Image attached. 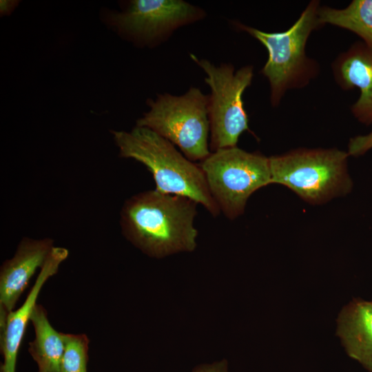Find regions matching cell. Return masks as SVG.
I'll list each match as a JSON object with an SVG mask.
<instances>
[{
    "label": "cell",
    "mask_w": 372,
    "mask_h": 372,
    "mask_svg": "<svg viewBox=\"0 0 372 372\" xmlns=\"http://www.w3.org/2000/svg\"><path fill=\"white\" fill-rule=\"evenodd\" d=\"M190 57L206 74L205 81L211 90L208 103L210 151L236 147L244 132L253 134L249 127L242 95L251 84L254 67L245 65L235 71L231 63L216 66L193 54Z\"/></svg>",
    "instance_id": "cell-8"
},
{
    "label": "cell",
    "mask_w": 372,
    "mask_h": 372,
    "mask_svg": "<svg viewBox=\"0 0 372 372\" xmlns=\"http://www.w3.org/2000/svg\"><path fill=\"white\" fill-rule=\"evenodd\" d=\"M372 149V131L365 135H358L350 139L348 146L349 156H359Z\"/></svg>",
    "instance_id": "cell-16"
},
{
    "label": "cell",
    "mask_w": 372,
    "mask_h": 372,
    "mask_svg": "<svg viewBox=\"0 0 372 372\" xmlns=\"http://www.w3.org/2000/svg\"><path fill=\"white\" fill-rule=\"evenodd\" d=\"M319 1H311L299 18L287 30L267 32L233 21L238 30L247 32L261 43L268 52L261 70L270 87V103L277 107L285 93L309 84L319 73V65L306 53L311 33L324 26L319 21Z\"/></svg>",
    "instance_id": "cell-3"
},
{
    "label": "cell",
    "mask_w": 372,
    "mask_h": 372,
    "mask_svg": "<svg viewBox=\"0 0 372 372\" xmlns=\"http://www.w3.org/2000/svg\"><path fill=\"white\" fill-rule=\"evenodd\" d=\"M194 200L156 189L128 198L121 211L124 236L142 251L163 258L196 247L198 231L194 226L197 214Z\"/></svg>",
    "instance_id": "cell-1"
},
{
    "label": "cell",
    "mask_w": 372,
    "mask_h": 372,
    "mask_svg": "<svg viewBox=\"0 0 372 372\" xmlns=\"http://www.w3.org/2000/svg\"><path fill=\"white\" fill-rule=\"evenodd\" d=\"M18 0H1L0 1V15L1 17L10 15L15 8L19 6Z\"/></svg>",
    "instance_id": "cell-18"
},
{
    "label": "cell",
    "mask_w": 372,
    "mask_h": 372,
    "mask_svg": "<svg viewBox=\"0 0 372 372\" xmlns=\"http://www.w3.org/2000/svg\"><path fill=\"white\" fill-rule=\"evenodd\" d=\"M319 21L349 30L372 46V0H353L346 8L320 6Z\"/></svg>",
    "instance_id": "cell-14"
},
{
    "label": "cell",
    "mask_w": 372,
    "mask_h": 372,
    "mask_svg": "<svg viewBox=\"0 0 372 372\" xmlns=\"http://www.w3.org/2000/svg\"><path fill=\"white\" fill-rule=\"evenodd\" d=\"M193 372H229L227 363L225 360L211 364H205L194 369Z\"/></svg>",
    "instance_id": "cell-17"
},
{
    "label": "cell",
    "mask_w": 372,
    "mask_h": 372,
    "mask_svg": "<svg viewBox=\"0 0 372 372\" xmlns=\"http://www.w3.org/2000/svg\"><path fill=\"white\" fill-rule=\"evenodd\" d=\"M347 152L298 149L269 157L271 184L285 185L304 200L319 204L351 191Z\"/></svg>",
    "instance_id": "cell-4"
},
{
    "label": "cell",
    "mask_w": 372,
    "mask_h": 372,
    "mask_svg": "<svg viewBox=\"0 0 372 372\" xmlns=\"http://www.w3.org/2000/svg\"><path fill=\"white\" fill-rule=\"evenodd\" d=\"M100 15L103 23L123 39L136 47L153 48L207 13L183 0H130L121 3L119 11L103 8Z\"/></svg>",
    "instance_id": "cell-6"
},
{
    "label": "cell",
    "mask_w": 372,
    "mask_h": 372,
    "mask_svg": "<svg viewBox=\"0 0 372 372\" xmlns=\"http://www.w3.org/2000/svg\"><path fill=\"white\" fill-rule=\"evenodd\" d=\"M68 256V251L65 248L54 247L23 303L0 320L1 349L3 358L1 372H15L17 354L40 291L45 282L56 273Z\"/></svg>",
    "instance_id": "cell-10"
},
{
    "label": "cell",
    "mask_w": 372,
    "mask_h": 372,
    "mask_svg": "<svg viewBox=\"0 0 372 372\" xmlns=\"http://www.w3.org/2000/svg\"><path fill=\"white\" fill-rule=\"evenodd\" d=\"M198 165L212 197L229 219L244 212L254 192L271 184L269 158L237 146L211 152Z\"/></svg>",
    "instance_id": "cell-7"
},
{
    "label": "cell",
    "mask_w": 372,
    "mask_h": 372,
    "mask_svg": "<svg viewBox=\"0 0 372 372\" xmlns=\"http://www.w3.org/2000/svg\"><path fill=\"white\" fill-rule=\"evenodd\" d=\"M335 81L344 90L358 88L360 94L351 105L361 123L372 124V46L360 41L341 52L332 63Z\"/></svg>",
    "instance_id": "cell-11"
},
{
    "label": "cell",
    "mask_w": 372,
    "mask_h": 372,
    "mask_svg": "<svg viewBox=\"0 0 372 372\" xmlns=\"http://www.w3.org/2000/svg\"><path fill=\"white\" fill-rule=\"evenodd\" d=\"M53 243L50 238H24L14 256L3 263L0 271V320L14 310L30 278L48 259Z\"/></svg>",
    "instance_id": "cell-9"
},
{
    "label": "cell",
    "mask_w": 372,
    "mask_h": 372,
    "mask_svg": "<svg viewBox=\"0 0 372 372\" xmlns=\"http://www.w3.org/2000/svg\"><path fill=\"white\" fill-rule=\"evenodd\" d=\"M335 334L348 356L372 372V300L353 298L344 305Z\"/></svg>",
    "instance_id": "cell-12"
},
{
    "label": "cell",
    "mask_w": 372,
    "mask_h": 372,
    "mask_svg": "<svg viewBox=\"0 0 372 372\" xmlns=\"http://www.w3.org/2000/svg\"><path fill=\"white\" fill-rule=\"evenodd\" d=\"M111 133L119 156L143 164L153 176L155 189L187 197L213 216L220 214L200 165L183 156L171 142L149 128L136 125L130 132Z\"/></svg>",
    "instance_id": "cell-2"
},
{
    "label": "cell",
    "mask_w": 372,
    "mask_h": 372,
    "mask_svg": "<svg viewBox=\"0 0 372 372\" xmlns=\"http://www.w3.org/2000/svg\"><path fill=\"white\" fill-rule=\"evenodd\" d=\"M59 372H87L89 339L85 334L63 333Z\"/></svg>",
    "instance_id": "cell-15"
},
{
    "label": "cell",
    "mask_w": 372,
    "mask_h": 372,
    "mask_svg": "<svg viewBox=\"0 0 372 372\" xmlns=\"http://www.w3.org/2000/svg\"><path fill=\"white\" fill-rule=\"evenodd\" d=\"M209 95L196 87L182 95L159 94L148 99L149 109L136 120V126L150 129L178 146L191 161L205 159L210 154Z\"/></svg>",
    "instance_id": "cell-5"
},
{
    "label": "cell",
    "mask_w": 372,
    "mask_h": 372,
    "mask_svg": "<svg viewBox=\"0 0 372 372\" xmlns=\"http://www.w3.org/2000/svg\"><path fill=\"white\" fill-rule=\"evenodd\" d=\"M30 322L34 338L29 343V352L38 365L39 372H59L64 350L63 333L51 325L41 304L34 307Z\"/></svg>",
    "instance_id": "cell-13"
}]
</instances>
